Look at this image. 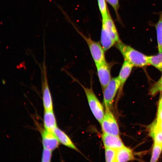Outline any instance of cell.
<instances>
[{"label":"cell","mask_w":162,"mask_h":162,"mask_svg":"<svg viewBox=\"0 0 162 162\" xmlns=\"http://www.w3.org/2000/svg\"><path fill=\"white\" fill-rule=\"evenodd\" d=\"M113 63L106 61L96 64L98 75L102 90L108 85L112 78L111 70Z\"/></svg>","instance_id":"7"},{"label":"cell","mask_w":162,"mask_h":162,"mask_svg":"<svg viewBox=\"0 0 162 162\" xmlns=\"http://www.w3.org/2000/svg\"><path fill=\"white\" fill-rule=\"evenodd\" d=\"M100 124L103 133L119 136L118 123L110 108L105 107L104 117Z\"/></svg>","instance_id":"4"},{"label":"cell","mask_w":162,"mask_h":162,"mask_svg":"<svg viewBox=\"0 0 162 162\" xmlns=\"http://www.w3.org/2000/svg\"><path fill=\"white\" fill-rule=\"evenodd\" d=\"M105 161L108 162H116V150L105 148Z\"/></svg>","instance_id":"20"},{"label":"cell","mask_w":162,"mask_h":162,"mask_svg":"<svg viewBox=\"0 0 162 162\" xmlns=\"http://www.w3.org/2000/svg\"><path fill=\"white\" fill-rule=\"evenodd\" d=\"M100 41L105 52L116 44V43L112 39L102 27L101 29Z\"/></svg>","instance_id":"15"},{"label":"cell","mask_w":162,"mask_h":162,"mask_svg":"<svg viewBox=\"0 0 162 162\" xmlns=\"http://www.w3.org/2000/svg\"><path fill=\"white\" fill-rule=\"evenodd\" d=\"M156 123L160 127L161 129L162 130V122H156Z\"/></svg>","instance_id":"26"},{"label":"cell","mask_w":162,"mask_h":162,"mask_svg":"<svg viewBox=\"0 0 162 162\" xmlns=\"http://www.w3.org/2000/svg\"><path fill=\"white\" fill-rule=\"evenodd\" d=\"M99 9L102 19L106 18L110 14L106 3V0H97Z\"/></svg>","instance_id":"19"},{"label":"cell","mask_w":162,"mask_h":162,"mask_svg":"<svg viewBox=\"0 0 162 162\" xmlns=\"http://www.w3.org/2000/svg\"><path fill=\"white\" fill-rule=\"evenodd\" d=\"M162 151V145L154 143L150 161L156 162L158 160Z\"/></svg>","instance_id":"21"},{"label":"cell","mask_w":162,"mask_h":162,"mask_svg":"<svg viewBox=\"0 0 162 162\" xmlns=\"http://www.w3.org/2000/svg\"><path fill=\"white\" fill-rule=\"evenodd\" d=\"M115 45L122 54L124 59L134 66L142 67L149 65L148 56L124 44L121 40L117 42Z\"/></svg>","instance_id":"1"},{"label":"cell","mask_w":162,"mask_h":162,"mask_svg":"<svg viewBox=\"0 0 162 162\" xmlns=\"http://www.w3.org/2000/svg\"><path fill=\"white\" fill-rule=\"evenodd\" d=\"M77 31L86 43L95 65L106 61L105 52L101 44L93 40L89 37L85 36L78 30Z\"/></svg>","instance_id":"3"},{"label":"cell","mask_w":162,"mask_h":162,"mask_svg":"<svg viewBox=\"0 0 162 162\" xmlns=\"http://www.w3.org/2000/svg\"><path fill=\"white\" fill-rule=\"evenodd\" d=\"M41 135L44 148L52 152L60 145V142L53 133L45 129L42 131Z\"/></svg>","instance_id":"8"},{"label":"cell","mask_w":162,"mask_h":162,"mask_svg":"<svg viewBox=\"0 0 162 162\" xmlns=\"http://www.w3.org/2000/svg\"><path fill=\"white\" fill-rule=\"evenodd\" d=\"M148 62L151 64L162 72V53L154 56H148Z\"/></svg>","instance_id":"18"},{"label":"cell","mask_w":162,"mask_h":162,"mask_svg":"<svg viewBox=\"0 0 162 162\" xmlns=\"http://www.w3.org/2000/svg\"><path fill=\"white\" fill-rule=\"evenodd\" d=\"M102 139L105 148L116 150L124 146L119 136H115L103 133Z\"/></svg>","instance_id":"9"},{"label":"cell","mask_w":162,"mask_h":162,"mask_svg":"<svg viewBox=\"0 0 162 162\" xmlns=\"http://www.w3.org/2000/svg\"><path fill=\"white\" fill-rule=\"evenodd\" d=\"M102 27L116 43L120 40L115 23L110 14L106 18L102 19Z\"/></svg>","instance_id":"10"},{"label":"cell","mask_w":162,"mask_h":162,"mask_svg":"<svg viewBox=\"0 0 162 162\" xmlns=\"http://www.w3.org/2000/svg\"><path fill=\"white\" fill-rule=\"evenodd\" d=\"M134 66L126 60L124 61L118 76L120 81V87L118 90L120 93L122 91L124 85L131 72Z\"/></svg>","instance_id":"11"},{"label":"cell","mask_w":162,"mask_h":162,"mask_svg":"<svg viewBox=\"0 0 162 162\" xmlns=\"http://www.w3.org/2000/svg\"><path fill=\"white\" fill-rule=\"evenodd\" d=\"M53 133L56 136L60 143L66 146L79 152V150L74 144L69 136L63 131L58 127H56L53 131Z\"/></svg>","instance_id":"12"},{"label":"cell","mask_w":162,"mask_h":162,"mask_svg":"<svg viewBox=\"0 0 162 162\" xmlns=\"http://www.w3.org/2000/svg\"><path fill=\"white\" fill-rule=\"evenodd\" d=\"M162 91V76L160 79L152 87L150 93L152 95H154L158 92Z\"/></svg>","instance_id":"22"},{"label":"cell","mask_w":162,"mask_h":162,"mask_svg":"<svg viewBox=\"0 0 162 162\" xmlns=\"http://www.w3.org/2000/svg\"><path fill=\"white\" fill-rule=\"evenodd\" d=\"M134 159L131 150L124 146L116 150V162H127Z\"/></svg>","instance_id":"14"},{"label":"cell","mask_w":162,"mask_h":162,"mask_svg":"<svg viewBox=\"0 0 162 162\" xmlns=\"http://www.w3.org/2000/svg\"><path fill=\"white\" fill-rule=\"evenodd\" d=\"M159 53H162V10L158 22L155 25Z\"/></svg>","instance_id":"16"},{"label":"cell","mask_w":162,"mask_h":162,"mask_svg":"<svg viewBox=\"0 0 162 162\" xmlns=\"http://www.w3.org/2000/svg\"><path fill=\"white\" fill-rule=\"evenodd\" d=\"M83 88L91 110L95 118L100 124L104 117L105 111L103 106L98 99L92 86L88 88L78 82Z\"/></svg>","instance_id":"2"},{"label":"cell","mask_w":162,"mask_h":162,"mask_svg":"<svg viewBox=\"0 0 162 162\" xmlns=\"http://www.w3.org/2000/svg\"><path fill=\"white\" fill-rule=\"evenodd\" d=\"M151 133L154 143L162 145V130L156 123L154 125Z\"/></svg>","instance_id":"17"},{"label":"cell","mask_w":162,"mask_h":162,"mask_svg":"<svg viewBox=\"0 0 162 162\" xmlns=\"http://www.w3.org/2000/svg\"><path fill=\"white\" fill-rule=\"evenodd\" d=\"M120 84L118 77L112 78L107 86L103 90L105 107L110 109L112 107L115 98L119 90Z\"/></svg>","instance_id":"6"},{"label":"cell","mask_w":162,"mask_h":162,"mask_svg":"<svg viewBox=\"0 0 162 162\" xmlns=\"http://www.w3.org/2000/svg\"><path fill=\"white\" fill-rule=\"evenodd\" d=\"M52 151L44 148L42 158V162H50L52 157Z\"/></svg>","instance_id":"24"},{"label":"cell","mask_w":162,"mask_h":162,"mask_svg":"<svg viewBox=\"0 0 162 162\" xmlns=\"http://www.w3.org/2000/svg\"><path fill=\"white\" fill-rule=\"evenodd\" d=\"M44 122L45 129L53 133L54 129L57 127L53 110L45 111Z\"/></svg>","instance_id":"13"},{"label":"cell","mask_w":162,"mask_h":162,"mask_svg":"<svg viewBox=\"0 0 162 162\" xmlns=\"http://www.w3.org/2000/svg\"><path fill=\"white\" fill-rule=\"evenodd\" d=\"M158 110H162V96L160 98L159 101Z\"/></svg>","instance_id":"25"},{"label":"cell","mask_w":162,"mask_h":162,"mask_svg":"<svg viewBox=\"0 0 162 162\" xmlns=\"http://www.w3.org/2000/svg\"><path fill=\"white\" fill-rule=\"evenodd\" d=\"M113 9L117 19L120 20L119 16L118 13V10L119 8L118 0H106Z\"/></svg>","instance_id":"23"},{"label":"cell","mask_w":162,"mask_h":162,"mask_svg":"<svg viewBox=\"0 0 162 162\" xmlns=\"http://www.w3.org/2000/svg\"><path fill=\"white\" fill-rule=\"evenodd\" d=\"M41 88L44 107L45 111L53 110V102L47 75L46 67L44 61L41 68Z\"/></svg>","instance_id":"5"}]
</instances>
